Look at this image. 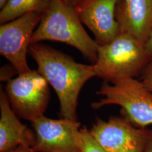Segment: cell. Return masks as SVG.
<instances>
[{
    "mask_svg": "<svg viewBox=\"0 0 152 152\" xmlns=\"http://www.w3.org/2000/svg\"><path fill=\"white\" fill-rule=\"evenodd\" d=\"M7 0H0V9H1L6 4Z\"/></svg>",
    "mask_w": 152,
    "mask_h": 152,
    "instance_id": "ffe728a7",
    "label": "cell"
},
{
    "mask_svg": "<svg viewBox=\"0 0 152 152\" xmlns=\"http://www.w3.org/2000/svg\"><path fill=\"white\" fill-rule=\"evenodd\" d=\"M145 48L150 60V63L152 62V28L149 37L145 44Z\"/></svg>",
    "mask_w": 152,
    "mask_h": 152,
    "instance_id": "2e32d148",
    "label": "cell"
},
{
    "mask_svg": "<svg viewBox=\"0 0 152 152\" xmlns=\"http://www.w3.org/2000/svg\"><path fill=\"white\" fill-rule=\"evenodd\" d=\"M16 74H19V72L11 64L4 65L1 68L0 71L1 81L8 82L13 79Z\"/></svg>",
    "mask_w": 152,
    "mask_h": 152,
    "instance_id": "5bb4252c",
    "label": "cell"
},
{
    "mask_svg": "<svg viewBox=\"0 0 152 152\" xmlns=\"http://www.w3.org/2000/svg\"><path fill=\"white\" fill-rule=\"evenodd\" d=\"M5 89L11 108L20 118L32 122L44 115L50 98L49 83L38 71L18 74L7 82Z\"/></svg>",
    "mask_w": 152,
    "mask_h": 152,
    "instance_id": "5b68a950",
    "label": "cell"
},
{
    "mask_svg": "<svg viewBox=\"0 0 152 152\" xmlns=\"http://www.w3.org/2000/svg\"><path fill=\"white\" fill-rule=\"evenodd\" d=\"M63 1H64L66 3L75 7L82 0H63Z\"/></svg>",
    "mask_w": 152,
    "mask_h": 152,
    "instance_id": "d6986e66",
    "label": "cell"
},
{
    "mask_svg": "<svg viewBox=\"0 0 152 152\" xmlns=\"http://www.w3.org/2000/svg\"><path fill=\"white\" fill-rule=\"evenodd\" d=\"M90 132L107 152H145L152 130L133 125L125 117L98 119Z\"/></svg>",
    "mask_w": 152,
    "mask_h": 152,
    "instance_id": "8992f818",
    "label": "cell"
},
{
    "mask_svg": "<svg viewBox=\"0 0 152 152\" xmlns=\"http://www.w3.org/2000/svg\"><path fill=\"white\" fill-rule=\"evenodd\" d=\"M29 53L37 65V71L56 93L61 116L77 121L78 98L85 83L96 76L94 64L77 63L71 56L40 43L31 44Z\"/></svg>",
    "mask_w": 152,
    "mask_h": 152,
    "instance_id": "6da1fadb",
    "label": "cell"
},
{
    "mask_svg": "<svg viewBox=\"0 0 152 152\" xmlns=\"http://www.w3.org/2000/svg\"><path fill=\"white\" fill-rule=\"evenodd\" d=\"M43 41L65 43L77 49L94 64L96 62L99 45L84 29L76 7L63 0H51L41 14L31 45Z\"/></svg>",
    "mask_w": 152,
    "mask_h": 152,
    "instance_id": "7a4b0ae2",
    "label": "cell"
},
{
    "mask_svg": "<svg viewBox=\"0 0 152 152\" xmlns=\"http://www.w3.org/2000/svg\"><path fill=\"white\" fill-rule=\"evenodd\" d=\"M107 152L98 140L87 128L80 129V152Z\"/></svg>",
    "mask_w": 152,
    "mask_h": 152,
    "instance_id": "4fadbf2b",
    "label": "cell"
},
{
    "mask_svg": "<svg viewBox=\"0 0 152 152\" xmlns=\"http://www.w3.org/2000/svg\"><path fill=\"white\" fill-rule=\"evenodd\" d=\"M4 152H37L33 149L32 147L25 146V145H20L16 147L11 150L7 151Z\"/></svg>",
    "mask_w": 152,
    "mask_h": 152,
    "instance_id": "e0dca14e",
    "label": "cell"
},
{
    "mask_svg": "<svg viewBox=\"0 0 152 152\" xmlns=\"http://www.w3.org/2000/svg\"><path fill=\"white\" fill-rule=\"evenodd\" d=\"M150 63L145 45L130 35L120 33L109 44L99 45L95 75L110 82L135 78Z\"/></svg>",
    "mask_w": 152,
    "mask_h": 152,
    "instance_id": "3957f363",
    "label": "cell"
},
{
    "mask_svg": "<svg viewBox=\"0 0 152 152\" xmlns=\"http://www.w3.org/2000/svg\"><path fill=\"white\" fill-rule=\"evenodd\" d=\"M118 1L82 0L75 6L82 24L93 33L99 45L109 44L121 33L115 17Z\"/></svg>",
    "mask_w": 152,
    "mask_h": 152,
    "instance_id": "9c48e42d",
    "label": "cell"
},
{
    "mask_svg": "<svg viewBox=\"0 0 152 152\" xmlns=\"http://www.w3.org/2000/svg\"><path fill=\"white\" fill-rule=\"evenodd\" d=\"M51 0H7L1 9L0 24L12 21L26 14L44 12Z\"/></svg>",
    "mask_w": 152,
    "mask_h": 152,
    "instance_id": "7c38bea8",
    "label": "cell"
},
{
    "mask_svg": "<svg viewBox=\"0 0 152 152\" xmlns=\"http://www.w3.org/2000/svg\"><path fill=\"white\" fill-rule=\"evenodd\" d=\"M145 152H152V131H151L149 140L147 142Z\"/></svg>",
    "mask_w": 152,
    "mask_h": 152,
    "instance_id": "ac0fdd59",
    "label": "cell"
},
{
    "mask_svg": "<svg viewBox=\"0 0 152 152\" xmlns=\"http://www.w3.org/2000/svg\"><path fill=\"white\" fill-rule=\"evenodd\" d=\"M115 17L121 33L145 45L152 28V0H118Z\"/></svg>",
    "mask_w": 152,
    "mask_h": 152,
    "instance_id": "30bf717a",
    "label": "cell"
},
{
    "mask_svg": "<svg viewBox=\"0 0 152 152\" xmlns=\"http://www.w3.org/2000/svg\"><path fill=\"white\" fill-rule=\"evenodd\" d=\"M141 82L149 91L152 92V62L149 63L142 71Z\"/></svg>",
    "mask_w": 152,
    "mask_h": 152,
    "instance_id": "9a60e30c",
    "label": "cell"
},
{
    "mask_svg": "<svg viewBox=\"0 0 152 152\" xmlns=\"http://www.w3.org/2000/svg\"><path fill=\"white\" fill-rule=\"evenodd\" d=\"M0 152L20 145L32 147L36 140L34 132L23 124L11 108L5 91H0Z\"/></svg>",
    "mask_w": 152,
    "mask_h": 152,
    "instance_id": "8fae6325",
    "label": "cell"
},
{
    "mask_svg": "<svg viewBox=\"0 0 152 152\" xmlns=\"http://www.w3.org/2000/svg\"><path fill=\"white\" fill-rule=\"evenodd\" d=\"M103 98L91 105L94 109L119 105L124 117L134 125L146 128L152 125V92L135 78H123L104 82L96 92Z\"/></svg>",
    "mask_w": 152,
    "mask_h": 152,
    "instance_id": "277c9868",
    "label": "cell"
},
{
    "mask_svg": "<svg viewBox=\"0 0 152 152\" xmlns=\"http://www.w3.org/2000/svg\"><path fill=\"white\" fill-rule=\"evenodd\" d=\"M41 14L30 12L0 26V53L19 74L31 71L27 55Z\"/></svg>",
    "mask_w": 152,
    "mask_h": 152,
    "instance_id": "52a82bcc",
    "label": "cell"
},
{
    "mask_svg": "<svg viewBox=\"0 0 152 152\" xmlns=\"http://www.w3.org/2000/svg\"><path fill=\"white\" fill-rule=\"evenodd\" d=\"M31 122L36 136L32 148L36 152H80L81 124L78 121L51 119L43 115Z\"/></svg>",
    "mask_w": 152,
    "mask_h": 152,
    "instance_id": "ba28073f",
    "label": "cell"
}]
</instances>
